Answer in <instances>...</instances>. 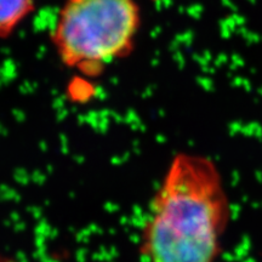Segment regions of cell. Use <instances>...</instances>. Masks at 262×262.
<instances>
[{"mask_svg":"<svg viewBox=\"0 0 262 262\" xmlns=\"http://www.w3.org/2000/svg\"><path fill=\"white\" fill-rule=\"evenodd\" d=\"M140 24L136 0H66L52 41L67 67L97 75L130 54Z\"/></svg>","mask_w":262,"mask_h":262,"instance_id":"obj_2","label":"cell"},{"mask_svg":"<svg viewBox=\"0 0 262 262\" xmlns=\"http://www.w3.org/2000/svg\"><path fill=\"white\" fill-rule=\"evenodd\" d=\"M231 220L220 169L194 153L173 156L140 234L146 262H216Z\"/></svg>","mask_w":262,"mask_h":262,"instance_id":"obj_1","label":"cell"},{"mask_svg":"<svg viewBox=\"0 0 262 262\" xmlns=\"http://www.w3.org/2000/svg\"><path fill=\"white\" fill-rule=\"evenodd\" d=\"M34 9V0H0V38H8Z\"/></svg>","mask_w":262,"mask_h":262,"instance_id":"obj_3","label":"cell"},{"mask_svg":"<svg viewBox=\"0 0 262 262\" xmlns=\"http://www.w3.org/2000/svg\"><path fill=\"white\" fill-rule=\"evenodd\" d=\"M0 262H17L16 260H14L12 257L8 256V255H5L4 253H2L0 251Z\"/></svg>","mask_w":262,"mask_h":262,"instance_id":"obj_4","label":"cell"}]
</instances>
